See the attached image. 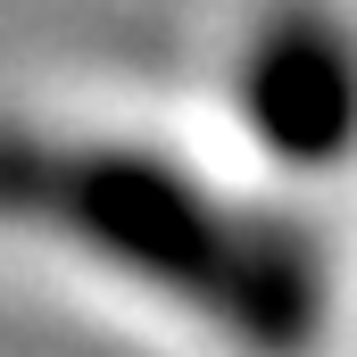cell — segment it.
Here are the masks:
<instances>
[{"label": "cell", "mask_w": 357, "mask_h": 357, "mask_svg": "<svg viewBox=\"0 0 357 357\" xmlns=\"http://www.w3.org/2000/svg\"><path fill=\"white\" fill-rule=\"evenodd\" d=\"M0 216L84 250L91 266L175 299L250 357H299L324 333V258L291 216H258L158 150L59 142L0 125Z\"/></svg>", "instance_id": "1"}, {"label": "cell", "mask_w": 357, "mask_h": 357, "mask_svg": "<svg viewBox=\"0 0 357 357\" xmlns=\"http://www.w3.org/2000/svg\"><path fill=\"white\" fill-rule=\"evenodd\" d=\"M250 116H258V133H266L274 150L324 167L333 150H349V133H357L349 59L324 50V42H274L266 59H258V75H250Z\"/></svg>", "instance_id": "2"}]
</instances>
